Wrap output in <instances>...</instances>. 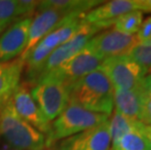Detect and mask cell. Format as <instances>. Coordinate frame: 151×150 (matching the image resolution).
I'll use <instances>...</instances> for the list:
<instances>
[{"instance_id": "obj_1", "label": "cell", "mask_w": 151, "mask_h": 150, "mask_svg": "<svg viewBox=\"0 0 151 150\" xmlns=\"http://www.w3.org/2000/svg\"><path fill=\"white\" fill-rule=\"evenodd\" d=\"M69 103L110 117L114 108V88L104 72L95 70L70 85Z\"/></svg>"}, {"instance_id": "obj_2", "label": "cell", "mask_w": 151, "mask_h": 150, "mask_svg": "<svg viewBox=\"0 0 151 150\" xmlns=\"http://www.w3.org/2000/svg\"><path fill=\"white\" fill-rule=\"evenodd\" d=\"M0 136L14 150H45L46 136L18 115L10 100L0 109Z\"/></svg>"}, {"instance_id": "obj_3", "label": "cell", "mask_w": 151, "mask_h": 150, "mask_svg": "<svg viewBox=\"0 0 151 150\" xmlns=\"http://www.w3.org/2000/svg\"><path fill=\"white\" fill-rule=\"evenodd\" d=\"M109 119V116L88 111L79 105L69 103L62 113L51 123L50 133L46 136V147L51 148L60 140L76 136Z\"/></svg>"}, {"instance_id": "obj_4", "label": "cell", "mask_w": 151, "mask_h": 150, "mask_svg": "<svg viewBox=\"0 0 151 150\" xmlns=\"http://www.w3.org/2000/svg\"><path fill=\"white\" fill-rule=\"evenodd\" d=\"M30 89L31 95L43 116L52 122L69 103L70 85L51 73H44Z\"/></svg>"}, {"instance_id": "obj_5", "label": "cell", "mask_w": 151, "mask_h": 150, "mask_svg": "<svg viewBox=\"0 0 151 150\" xmlns=\"http://www.w3.org/2000/svg\"><path fill=\"white\" fill-rule=\"evenodd\" d=\"M99 69L109 79L114 90H132L139 87L147 75V70L129 55L104 59Z\"/></svg>"}, {"instance_id": "obj_6", "label": "cell", "mask_w": 151, "mask_h": 150, "mask_svg": "<svg viewBox=\"0 0 151 150\" xmlns=\"http://www.w3.org/2000/svg\"><path fill=\"white\" fill-rule=\"evenodd\" d=\"M137 44L136 35L124 34L114 28H108L93 36L86 46L104 60L110 57L128 55Z\"/></svg>"}, {"instance_id": "obj_7", "label": "cell", "mask_w": 151, "mask_h": 150, "mask_svg": "<svg viewBox=\"0 0 151 150\" xmlns=\"http://www.w3.org/2000/svg\"><path fill=\"white\" fill-rule=\"evenodd\" d=\"M101 30L105 29L104 27H101V25L96 24H88L84 22L81 28L74 36L70 38L67 42L57 47L53 51V53L48 58L47 62H45L39 76L59 67L63 62H65V60L70 59L75 54L80 52L87 45V43L89 42L90 39Z\"/></svg>"}, {"instance_id": "obj_8", "label": "cell", "mask_w": 151, "mask_h": 150, "mask_svg": "<svg viewBox=\"0 0 151 150\" xmlns=\"http://www.w3.org/2000/svg\"><path fill=\"white\" fill-rule=\"evenodd\" d=\"M102 60L104 59L85 46L80 52L63 62L59 67L49 71V73L60 78L66 84L71 85L83 76L98 70Z\"/></svg>"}, {"instance_id": "obj_9", "label": "cell", "mask_w": 151, "mask_h": 150, "mask_svg": "<svg viewBox=\"0 0 151 150\" xmlns=\"http://www.w3.org/2000/svg\"><path fill=\"white\" fill-rule=\"evenodd\" d=\"M12 103L18 115L39 132L48 136L51 130V123L41 113L30 93L27 83L21 82L11 98Z\"/></svg>"}, {"instance_id": "obj_10", "label": "cell", "mask_w": 151, "mask_h": 150, "mask_svg": "<svg viewBox=\"0 0 151 150\" xmlns=\"http://www.w3.org/2000/svg\"><path fill=\"white\" fill-rule=\"evenodd\" d=\"M32 17H25L13 23L0 35V62L21 57L28 42V33Z\"/></svg>"}, {"instance_id": "obj_11", "label": "cell", "mask_w": 151, "mask_h": 150, "mask_svg": "<svg viewBox=\"0 0 151 150\" xmlns=\"http://www.w3.org/2000/svg\"><path fill=\"white\" fill-rule=\"evenodd\" d=\"M110 146L111 136L108 119L85 132L60 140L56 150H110Z\"/></svg>"}, {"instance_id": "obj_12", "label": "cell", "mask_w": 151, "mask_h": 150, "mask_svg": "<svg viewBox=\"0 0 151 150\" xmlns=\"http://www.w3.org/2000/svg\"><path fill=\"white\" fill-rule=\"evenodd\" d=\"M137 10V0H112L102 2L84 15L85 23L97 24L104 29L111 27V22L120 16Z\"/></svg>"}, {"instance_id": "obj_13", "label": "cell", "mask_w": 151, "mask_h": 150, "mask_svg": "<svg viewBox=\"0 0 151 150\" xmlns=\"http://www.w3.org/2000/svg\"><path fill=\"white\" fill-rule=\"evenodd\" d=\"M66 16L68 15L55 10H38L37 14L31 20L27 46L20 58L24 59L40 40H42L47 34L53 31L62 23Z\"/></svg>"}, {"instance_id": "obj_14", "label": "cell", "mask_w": 151, "mask_h": 150, "mask_svg": "<svg viewBox=\"0 0 151 150\" xmlns=\"http://www.w3.org/2000/svg\"><path fill=\"white\" fill-rule=\"evenodd\" d=\"M143 85L132 90H114V108L130 119L143 123Z\"/></svg>"}, {"instance_id": "obj_15", "label": "cell", "mask_w": 151, "mask_h": 150, "mask_svg": "<svg viewBox=\"0 0 151 150\" xmlns=\"http://www.w3.org/2000/svg\"><path fill=\"white\" fill-rule=\"evenodd\" d=\"M24 60L20 57L9 62H0V109L11 100L20 85Z\"/></svg>"}, {"instance_id": "obj_16", "label": "cell", "mask_w": 151, "mask_h": 150, "mask_svg": "<svg viewBox=\"0 0 151 150\" xmlns=\"http://www.w3.org/2000/svg\"><path fill=\"white\" fill-rule=\"evenodd\" d=\"M38 5L35 0H0V27H6L18 18L30 17Z\"/></svg>"}, {"instance_id": "obj_17", "label": "cell", "mask_w": 151, "mask_h": 150, "mask_svg": "<svg viewBox=\"0 0 151 150\" xmlns=\"http://www.w3.org/2000/svg\"><path fill=\"white\" fill-rule=\"evenodd\" d=\"M104 1L97 0H43L39 1L38 10H55L63 14H86Z\"/></svg>"}, {"instance_id": "obj_18", "label": "cell", "mask_w": 151, "mask_h": 150, "mask_svg": "<svg viewBox=\"0 0 151 150\" xmlns=\"http://www.w3.org/2000/svg\"><path fill=\"white\" fill-rule=\"evenodd\" d=\"M143 128L128 133L112 141L110 150H151V143L143 133Z\"/></svg>"}, {"instance_id": "obj_19", "label": "cell", "mask_w": 151, "mask_h": 150, "mask_svg": "<svg viewBox=\"0 0 151 150\" xmlns=\"http://www.w3.org/2000/svg\"><path fill=\"white\" fill-rule=\"evenodd\" d=\"M143 126H144L143 123L130 119V118L122 115L121 113L114 110V112L111 114V118L109 117V128H110L111 142L130 132L141 130Z\"/></svg>"}, {"instance_id": "obj_20", "label": "cell", "mask_w": 151, "mask_h": 150, "mask_svg": "<svg viewBox=\"0 0 151 150\" xmlns=\"http://www.w3.org/2000/svg\"><path fill=\"white\" fill-rule=\"evenodd\" d=\"M143 22V14L139 11H132L114 19L111 27L115 30L128 35H136Z\"/></svg>"}, {"instance_id": "obj_21", "label": "cell", "mask_w": 151, "mask_h": 150, "mask_svg": "<svg viewBox=\"0 0 151 150\" xmlns=\"http://www.w3.org/2000/svg\"><path fill=\"white\" fill-rule=\"evenodd\" d=\"M128 55L146 70L151 67V42L147 44L137 43Z\"/></svg>"}, {"instance_id": "obj_22", "label": "cell", "mask_w": 151, "mask_h": 150, "mask_svg": "<svg viewBox=\"0 0 151 150\" xmlns=\"http://www.w3.org/2000/svg\"><path fill=\"white\" fill-rule=\"evenodd\" d=\"M136 36L139 44H147L151 42V17L142 22Z\"/></svg>"}, {"instance_id": "obj_23", "label": "cell", "mask_w": 151, "mask_h": 150, "mask_svg": "<svg viewBox=\"0 0 151 150\" xmlns=\"http://www.w3.org/2000/svg\"><path fill=\"white\" fill-rule=\"evenodd\" d=\"M143 124L151 126V97L146 91L143 95Z\"/></svg>"}, {"instance_id": "obj_24", "label": "cell", "mask_w": 151, "mask_h": 150, "mask_svg": "<svg viewBox=\"0 0 151 150\" xmlns=\"http://www.w3.org/2000/svg\"><path fill=\"white\" fill-rule=\"evenodd\" d=\"M137 4L139 12L151 13V0H137Z\"/></svg>"}, {"instance_id": "obj_25", "label": "cell", "mask_w": 151, "mask_h": 150, "mask_svg": "<svg viewBox=\"0 0 151 150\" xmlns=\"http://www.w3.org/2000/svg\"><path fill=\"white\" fill-rule=\"evenodd\" d=\"M142 85L144 89H145V91L148 93V95L151 97V74H147L143 78Z\"/></svg>"}, {"instance_id": "obj_26", "label": "cell", "mask_w": 151, "mask_h": 150, "mask_svg": "<svg viewBox=\"0 0 151 150\" xmlns=\"http://www.w3.org/2000/svg\"><path fill=\"white\" fill-rule=\"evenodd\" d=\"M143 133L145 135V136L151 143V126H147V125H144L143 128Z\"/></svg>"}, {"instance_id": "obj_27", "label": "cell", "mask_w": 151, "mask_h": 150, "mask_svg": "<svg viewBox=\"0 0 151 150\" xmlns=\"http://www.w3.org/2000/svg\"><path fill=\"white\" fill-rule=\"evenodd\" d=\"M5 27H0V35H1V33L3 32V31H4V29H5Z\"/></svg>"}, {"instance_id": "obj_28", "label": "cell", "mask_w": 151, "mask_h": 150, "mask_svg": "<svg viewBox=\"0 0 151 150\" xmlns=\"http://www.w3.org/2000/svg\"><path fill=\"white\" fill-rule=\"evenodd\" d=\"M147 74H151V67L148 70H147Z\"/></svg>"}, {"instance_id": "obj_29", "label": "cell", "mask_w": 151, "mask_h": 150, "mask_svg": "<svg viewBox=\"0 0 151 150\" xmlns=\"http://www.w3.org/2000/svg\"><path fill=\"white\" fill-rule=\"evenodd\" d=\"M5 150H14V149H12V148H10V147H9V149H5Z\"/></svg>"}]
</instances>
